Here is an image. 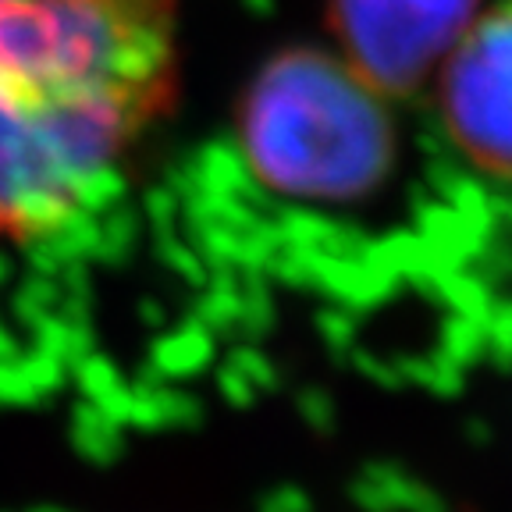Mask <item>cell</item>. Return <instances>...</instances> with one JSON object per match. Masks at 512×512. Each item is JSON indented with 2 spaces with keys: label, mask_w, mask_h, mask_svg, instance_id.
Wrapping results in <instances>:
<instances>
[{
  "label": "cell",
  "mask_w": 512,
  "mask_h": 512,
  "mask_svg": "<svg viewBox=\"0 0 512 512\" xmlns=\"http://www.w3.org/2000/svg\"><path fill=\"white\" fill-rule=\"evenodd\" d=\"M175 89V0L0 4V246L96 192Z\"/></svg>",
  "instance_id": "cell-1"
},
{
  "label": "cell",
  "mask_w": 512,
  "mask_h": 512,
  "mask_svg": "<svg viewBox=\"0 0 512 512\" xmlns=\"http://www.w3.org/2000/svg\"><path fill=\"white\" fill-rule=\"evenodd\" d=\"M256 175L292 200H360L388 175L395 132L381 86L349 61L292 54L271 64L246 107Z\"/></svg>",
  "instance_id": "cell-2"
},
{
  "label": "cell",
  "mask_w": 512,
  "mask_h": 512,
  "mask_svg": "<svg viewBox=\"0 0 512 512\" xmlns=\"http://www.w3.org/2000/svg\"><path fill=\"white\" fill-rule=\"evenodd\" d=\"M441 111L466 157L512 178V0L459 32L441 64Z\"/></svg>",
  "instance_id": "cell-3"
},
{
  "label": "cell",
  "mask_w": 512,
  "mask_h": 512,
  "mask_svg": "<svg viewBox=\"0 0 512 512\" xmlns=\"http://www.w3.org/2000/svg\"><path fill=\"white\" fill-rule=\"evenodd\" d=\"M338 15L349 64L374 86L424 72L473 22L470 0H338Z\"/></svg>",
  "instance_id": "cell-4"
},
{
  "label": "cell",
  "mask_w": 512,
  "mask_h": 512,
  "mask_svg": "<svg viewBox=\"0 0 512 512\" xmlns=\"http://www.w3.org/2000/svg\"><path fill=\"white\" fill-rule=\"evenodd\" d=\"M0 4H11V0H0Z\"/></svg>",
  "instance_id": "cell-5"
}]
</instances>
